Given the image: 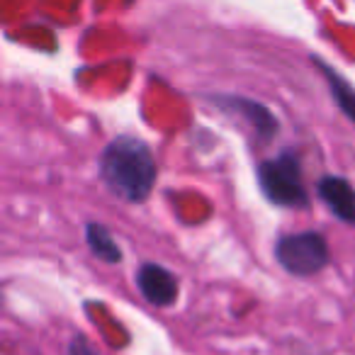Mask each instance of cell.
<instances>
[{
	"instance_id": "obj_1",
	"label": "cell",
	"mask_w": 355,
	"mask_h": 355,
	"mask_svg": "<svg viewBox=\"0 0 355 355\" xmlns=\"http://www.w3.org/2000/svg\"><path fill=\"white\" fill-rule=\"evenodd\" d=\"M100 178L119 200L144 202L156 183L151 148L137 137H117L100 156Z\"/></svg>"
},
{
	"instance_id": "obj_2",
	"label": "cell",
	"mask_w": 355,
	"mask_h": 355,
	"mask_svg": "<svg viewBox=\"0 0 355 355\" xmlns=\"http://www.w3.org/2000/svg\"><path fill=\"white\" fill-rule=\"evenodd\" d=\"M258 183L270 202L282 205V207H304L306 190L302 183L300 161L292 153L272 158V161L261 163L258 168Z\"/></svg>"
},
{
	"instance_id": "obj_3",
	"label": "cell",
	"mask_w": 355,
	"mask_h": 355,
	"mask_svg": "<svg viewBox=\"0 0 355 355\" xmlns=\"http://www.w3.org/2000/svg\"><path fill=\"white\" fill-rule=\"evenodd\" d=\"M277 263L292 275H314L329 261L326 241L314 232L304 234H287L275 246Z\"/></svg>"
},
{
	"instance_id": "obj_4",
	"label": "cell",
	"mask_w": 355,
	"mask_h": 355,
	"mask_svg": "<svg viewBox=\"0 0 355 355\" xmlns=\"http://www.w3.org/2000/svg\"><path fill=\"white\" fill-rule=\"evenodd\" d=\"M137 285L144 300L153 306H171L178 300V277L156 263H146L139 268Z\"/></svg>"
},
{
	"instance_id": "obj_5",
	"label": "cell",
	"mask_w": 355,
	"mask_h": 355,
	"mask_svg": "<svg viewBox=\"0 0 355 355\" xmlns=\"http://www.w3.org/2000/svg\"><path fill=\"white\" fill-rule=\"evenodd\" d=\"M319 195L340 222L355 224V190L350 183H345L343 178L326 175L319 180Z\"/></svg>"
},
{
	"instance_id": "obj_6",
	"label": "cell",
	"mask_w": 355,
	"mask_h": 355,
	"mask_svg": "<svg viewBox=\"0 0 355 355\" xmlns=\"http://www.w3.org/2000/svg\"><path fill=\"white\" fill-rule=\"evenodd\" d=\"M214 103L227 112H239L241 117H246L251 122V127L261 134L263 139H270L277 132V119L272 117V112L268 107H263L261 103L248 98H214Z\"/></svg>"
},
{
	"instance_id": "obj_7",
	"label": "cell",
	"mask_w": 355,
	"mask_h": 355,
	"mask_svg": "<svg viewBox=\"0 0 355 355\" xmlns=\"http://www.w3.org/2000/svg\"><path fill=\"white\" fill-rule=\"evenodd\" d=\"M85 241H88V248L93 251L95 258L105 263H119L122 261V251H119L117 241L110 236V232L98 222H90L85 227Z\"/></svg>"
},
{
	"instance_id": "obj_8",
	"label": "cell",
	"mask_w": 355,
	"mask_h": 355,
	"mask_svg": "<svg viewBox=\"0 0 355 355\" xmlns=\"http://www.w3.org/2000/svg\"><path fill=\"white\" fill-rule=\"evenodd\" d=\"M316 64H319V61H316ZM321 69H324V73L329 76V85H331V90H334V98H336V103H338V107L355 122V90L331 69H326V66H321Z\"/></svg>"
},
{
	"instance_id": "obj_9",
	"label": "cell",
	"mask_w": 355,
	"mask_h": 355,
	"mask_svg": "<svg viewBox=\"0 0 355 355\" xmlns=\"http://www.w3.org/2000/svg\"><path fill=\"white\" fill-rule=\"evenodd\" d=\"M69 355H98V350L93 348V343H90L85 336H73V340H71V348H69Z\"/></svg>"
}]
</instances>
